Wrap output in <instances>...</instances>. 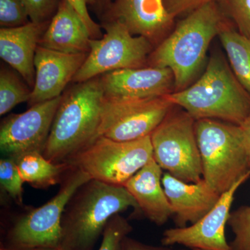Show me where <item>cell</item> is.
<instances>
[{
  "label": "cell",
  "mask_w": 250,
  "mask_h": 250,
  "mask_svg": "<svg viewBox=\"0 0 250 250\" xmlns=\"http://www.w3.org/2000/svg\"><path fill=\"white\" fill-rule=\"evenodd\" d=\"M229 22L216 1L204 5L188 14L153 49L147 66L170 68L174 92L185 89L201 70L210 42Z\"/></svg>",
  "instance_id": "1"
},
{
  "label": "cell",
  "mask_w": 250,
  "mask_h": 250,
  "mask_svg": "<svg viewBox=\"0 0 250 250\" xmlns=\"http://www.w3.org/2000/svg\"><path fill=\"white\" fill-rule=\"evenodd\" d=\"M129 208L141 210L123 185L90 179L69 200L62 218L60 250H93L110 219Z\"/></svg>",
  "instance_id": "2"
},
{
  "label": "cell",
  "mask_w": 250,
  "mask_h": 250,
  "mask_svg": "<svg viewBox=\"0 0 250 250\" xmlns=\"http://www.w3.org/2000/svg\"><path fill=\"white\" fill-rule=\"evenodd\" d=\"M166 98L195 121L213 119L241 125L250 118V95L218 54L211 56L195 83Z\"/></svg>",
  "instance_id": "3"
},
{
  "label": "cell",
  "mask_w": 250,
  "mask_h": 250,
  "mask_svg": "<svg viewBox=\"0 0 250 250\" xmlns=\"http://www.w3.org/2000/svg\"><path fill=\"white\" fill-rule=\"evenodd\" d=\"M104 95L100 77L75 83L62 94L42 155L55 164L96 139Z\"/></svg>",
  "instance_id": "4"
},
{
  "label": "cell",
  "mask_w": 250,
  "mask_h": 250,
  "mask_svg": "<svg viewBox=\"0 0 250 250\" xmlns=\"http://www.w3.org/2000/svg\"><path fill=\"white\" fill-rule=\"evenodd\" d=\"M202 178L222 195L250 172V158L239 125L213 119L195 121Z\"/></svg>",
  "instance_id": "5"
},
{
  "label": "cell",
  "mask_w": 250,
  "mask_h": 250,
  "mask_svg": "<svg viewBox=\"0 0 250 250\" xmlns=\"http://www.w3.org/2000/svg\"><path fill=\"white\" fill-rule=\"evenodd\" d=\"M152 158L150 136L131 141L99 136L65 163L83 170L91 179L124 185Z\"/></svg>",
  "instance_id": "6"
},
{
  "label": "cell",
  "mask_w": 250,
  "mask_h": 250,
  "mask_svg": "<svg viewBox=\"0 0 250 250\" xmlns=\"http://www.w3.org/2000/svg\"><path fill=\"white\" fill-rule=\"evenodd\" d=\"M83 170L70 166L55 196L18 219L8 234L11 250L57 249L62 239V218L69 200L90 180Z\"/></svg>",
  "instance_id": "7"
},
{
  "label": "cell",
  "mask_w": 250,
  "mask_h": 250,
  "mask_svg": "<svg viewBox=\"0 0 250 250\" xmlns=\"http://www.w3.org/2000/svg\"><path fill=\"white\" fill-rule=\"evenodd\" d=\"M195 123L189 113L176 110L174 106L150 135L156 162L166 172L187 183H196L202 179Z\"/></svg>",
  "instance_id": "8"
},
{
  "label": "cell",
  "mask_w": 250,
  "mask_h": 250,
  "mask_svg": "<svg viewBox=\"0 0 250 250\" xmlns=\"http://www.w3.org/2000/svg\"><path fill=\"white\" fill-rule=\"evenodd\" d=\"M103 27L105 34L101 39H91L89 53L72 83L86 82L115 70L147 67L154 47L147 39L132 35L118 21H105Z\"/></svg>",
  "instance_id": "9"
},
{
  "label": "cell",
  "mask_w": 250,
  "mask_h": 250,
  "mask_svg": "<svg viewBox=\"0 0 250 250\" xmlns=\"http://www.w3.org/2000/svg\"><path fill=\"white\" fill-rule=\"evenodd\" d=\"M174 106L166 95L134 100L104 98L97 137L131 141L150 136Z\"/></svg>",
  "instance_id": "10"
},
{
  "label": "cell",
  "mask_w": 250,
  "mask_h": 250,
  "mask_svg": "<svg viewBox=\"0 0 250 250\" xmlns=\"http://www.w3.org/2000/svg\"><path fill=\"white\" fill-rule=\"evenodd\" d=\"M62 95L36 104L24 113L11 114L3 119L0 126V149L4 157L16 159L29 152L42 154Z\"/></svg>",
  "instance_id": "11"
},
{
  "label": "cell",
  "mask_w": 250,
  "mask_h": 250,
  "mask_svg": "<svg viewBox=\"0 0 250 250\" xmlns=\"http://www.w3.org/2000/svg\"><path fill=\"white\" fill-rule=\"evenodd\" d=\"M250 172L220 196L218 203L196 223L185 228L166 230L163 233V246L173 245L201 250H232L227 241L225 228L229 218L234 194L249 178Z\"/></svg>",
  "instance_id": "12"
},
{
  "label": "cell",
  "mask_w": 250,
  "mask_h": 250,
  "mask_svg": "<svg viewBox=\"0 0 250 250\" xmlns=\"http://www.w3.org/2000/svg\"><path fill=\"white\" fill-rule=\"evenodd\" d=\"M104 98L134 100L161 98L173 93V73L167 67L123 69L100 77Z\"/></svg>",
  "instance_id": "13"
},
{
  "label": "cell",
  "mask_w": 250,
  "mask_h": 250,
  "mask_svg": "<svg viewBox=\"0 0 250 250\" xmlns=\"http://www.w3.org/2000/svg\"><path fill=\"white\" fill-rule=\"evenodd\" d=\"M174 18L164 0H115L107 9V21L124 24L134 36L157 46L170 34Z\"/></svg>",
  "instance_id": "14"
},
{
  "label": "cell",
  "mask_w": 250,
  "mask_h": 250,
  "mask_svg": "<svg viewBox=\"0 0 250 250\" xmlns=\"http://www.w3.org/2000/svg\"><path fill=\"white\" fill-rule=\"evenodd\" d=\"M88 54H65L39 46L36 49L35 83L29 104L43 103L62 96L82 66Z\"/></svg>",
  "instance_id": "15"
},
{
  "label": "cell",
  "mask_w": 250,
  "mask_h": 250,
  "mask_svg": "<svg viewBox=\"0 0 250 250\" xmlns=\"http://www.w3.org/2000/svg\"><path fill=\"white\" fill-rule=\"evenodd\" d=\"M161 182L173 210L172 218L177 228L196 223L215 207L221 196L203 178L196 183H187L166 172Z\"/></svg>",
  "instance_id": "16"
},
{
  "label": "cell",
  "mask_w": 250,
  "mask_h": 250,
  "mask_svg": "<svg viewBox=\"0 0 250 250\" xmlns=\"http://www.w3.org/2000/svg\"><path fill=\"white\" fill-rule=\"evenodd\" d=\"M48 24L29 22L21 27L0 29V57L31 89L35 83L36 49Z\"/></svg>",
  "instance_id": "17"
},
{
  "label": "cell",
  "mask_w": 250,
  "mask_h": 250,
  "mask_svg": "<svg viewBox=\"0 0 250 250\" xmlns=\"http://www.w3.org/2000/svg\"><path fill=\"white\" fill-rule=\"evenodd\" d=\"M162 170L152 158L123 185L134 197L141 215L159 226L173 216V210L161 182Z\"/></svg>",
  "instance_id": "18"
},
{
  "label": "cell",
  "mask_w": 250,
  "mask_h": 250,
  "mask_svg": "<svg viewBox=\"0 0 250 250\" xmlns=\"http://www.w3.org/2000/svg\"><path fill=\"white\" fill-rule=\"evenodd\" d=\"M91 39L88 28L76 10L66 0H61L39 46L62 53L88 54Z\"/></svg>",
  "instance_id": "19"
},
{
  "label": "cell",
  "mask_w": 250,
  "mask_h": 250,
  "mask_svg": "<svg viewBox=\"0 0 250 250\" xmlns=\"http://www.w3.org/2000/svg\"><path fill=\"white\" fill-rule=\"evenodd\" d=\"M14 159L24 182L36 188L60 184L70 167L66 163L53 164L40 152L26 153Z\"/></svg>",
  "instance_id": "20"
},
{
  "label": "cell",
  "mask_w": 250,
  "mask_h": 250,
  "mask_svg": "<svg viewBox=\"0 0 250 250\" xmlns=\"http://www.w3.org/2000/svg\"><path fill=\"white\" fill-rule=\"evenodd\" d=\"M230 67L239 83L250 95V39L228 22L218 35Z\"/></svg>",
  "instance_id": "21"
},
{
  "label": "cell",
  "mask_w": 250,
  "mask_h": 250,
  "mask_svg": "<svg viewBox=\"0 0 250 250\" xmlns=\"http://www.w3.org/2000/svg\"><path fill=\"white\" fill-rule=\"evenodd\" d=\"M31 88L12 67L0 70V115L9 113L19 104L29 102Z\"/></svg>",
  "instance_id": "22"
},
{
  "label": "cell",
  "mask_w": 250,
  "mask_h": 250,
  "mask_svg": "<svg viewBox=\"0 0 250 250\" xmlns=\"http://www.w3.org/2000/svg\"><path fill=\"white\" fill-rule=\"evenodd\" d=\"M228 224L234 234L229 244L231 250H250V205L231 212Z\"/></svg>",
  "instance_id": "23"
},
{
  "label": "cell",
  "mask_w": 250,
  "mask_h": 250,
  "mask_svg": "<svg viewBox=\"0 0 250 250\" xmlns=\"http://www.w3.org/2000/svg\"><path fill=\"white\" fill-rule=\"evenodd\" d=\"M219 8L242 35L250 39V0H215Z\"/></svg>",
  "instance_id": "24"
},
{
  "label": "cell",
  "mask_w": 250,
  "mask_h": 250,
  "mask_svg": "<svg viewBox=\"0 0 250 250\" xmlns=\"http://www.w3.org/2000/svg\"><path fill=\"white\" fill-rule=\"evenodd\" d=\"M24 180L12 158L3 157L0 160V183L5 192L18 205H22V184Z\"/></svg>",
  "instance_id": "25"
},
{
  "label": "cell",
  "mask_w": 250,
  "mask_h": 250,
  "mask_svg": "<svg viewBox=\"0 0 250 250\" xmlns=\"http://www.w3.org/2000/svg\"><path fill=\"white\" fill-rule=\"evenodd\" d=\"M132 231L128 220L120 214L113 215L103 231V238L98 250H118L122 241Z\"/></svg>",
  "instance_id": "26"
},
{
  "label": "cell",
  "mask_w": 250,
  "mask_h": 250,
  "mask_svg": "<svg viewBox=\"0 0 250 250\" xmlns=\"http://www.w3.org/2000/svg\"><path fill=\"white\" fill-rule=\"evenodd\" d=\"M31 22L22 0H0L1 28L21 27Z\"/></svg>",
  "instance_id": "27"
},
{
  "label": "cell",
  "mask_w": 250,
  "mask_h": 250,
  "mask_svg": "<svg viewBox=\"0 0 250 250\" xmlns=\"http://www.w3.org/2000/svg\"><path fill=\"white\" fill-rule=\"evenodd\" d=\"M31 22L48 24L58 10L61 0H22Z\"/></svg>",
  "instance_id": "28"
},
{
  "label": "cell",
  "mask_w": 250,
  "mask_h": 250,
  "mask_svg": "<svg viewBox=\"0 0 250 250\" xmlns=\"http://www.w3.org/2000/svg\"><path fill=\"white\" fill-rule=\"evenodd\" d=\"M83 20L93 39H101L103 35L100 25L94 22L88 13V5L96 4V0H66Z\"/></svg>",
  "instance_id": "29"
},
{
  "label": "cell",
  "mask_w": 250,
  "mask_h": 250,
  "mask_svg": "<svg viewBox=\"0 0 250 250\" xmlns=\"http://www.w3.org/2000/svg\"><path fill=\"white\" fill-rule=\"evenodd\" d=\"M215 0H164L166 9L175 19L182 15H188L204 5Z\"/></svg>",
  "instance_id": "30"
},
{
  "label": "cell",
  "mask_w": 250,
  "mask_h": 250,
  "mask_svg": "<svg viewBox=\"0 0 250 250\" xmlns=\"http://www.w3.org/2000/svg\"><path fill=\"white\" fill-rule=\"evenodd\" d=\"M118 250H172L164 247L148 246L126 236L122 241Z\"/></svg>",
  "instance_id": "31"
},
{
  "label": "cell",
  "mask_w": 250,
  "mask_h": 250,
  "mask_svg": "<svg viewBox=\"0 0 250 250\" xmlns=\"http://www.w3.org/2000/svg\"><path fill=\"white\" fill-rule=\"evenodd\" d=\"M239 126L241 129L245 146L250 158V118Z\"/></svg>",
  "instance_id": "32"
},
{
  "label": "cell",
  "mask_w": 250,
  "mask_h": 250,
  "mask_svg": "<svg viewBox=\"0 0 250 250\" xmlns=\"http://www.w3.org/2000/svg\"><path fill=\"white\" fill-rule=\"evenodd\" d=\"M113 2V0H96V4L99 5L100 7L108 9L110 5Z\"/></svg>",
  "instance_id": "33"
},
{
  "label": "cell",
  "mask_w": 250,
  "mask_h": 250,
  "mask_svg": "<svg viewBox=\"0 0 250 250\" xmlns=\"http://www.w3.org/2000/svg\"><path fill=\"white\" fill-rule=\"evenodd\" d=\"M60 250L59 248L57 249H39V250Z\"/></svg>",
  "instance_id": "34"
},
{
  "label": "cell",
  "mask_w": 250,
  "mask_h": 250,
  "mask_svg": "<svg viewBox=\"0 0 250 250\" xmlns=\"http://www.w3.org/2000/svg\"><path fill=\"white\" fill-rule=\"evenodd\" d=\"M192 250H198V249H192Z\"/></svg>",
  "instance_id": "35"
},
{
  "label": "cell",
  "mask_w": 250,
  "mask_h": 250,
  "mask_svg": "<svg viewBox=\"0 0 250 250\" xmlns=\"http://www.w3.org/2000/svg\"><path fill=\"white\" fill-rule=\"evenodd\" d=\"M1 250H6L2 249V248H1Z\"/></svg>",
  "instance_id": "36"
}]
</instances>
